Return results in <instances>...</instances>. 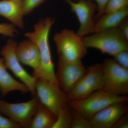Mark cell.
Masks as SVG:
<instances>
[{"instance_id": "obj_1", "label": "cell", "mask_w": 128, "mask_h": 128, "mask_svg": "<svg viewBox=\"0 0 128 128\" xmlns=\"http://www.w3.org/2000/svg\"><path fill=\"white\" fill-rule=\"evenodd\" d=\"M54 22V18L50 17L41 19L34 25L33 31L26 33L25 36L36 44L40 53V67L33 72L32 75L36 79L43 78L59 85L49 41L50 29Z\"/></svg>"}, {"instance_id": "obj_2", "label": "cell", "mask_w": 128, "mask_h": 128, "mask_svg": "<svg viewBox=\"0 0 128 128\" xmlns=\"http://www.w3.org/2000/svg\"><path fill=\"white\" fill-rule=\"evenodd\" d=\"M86 48H94L102 53L114 56L128 50V40L118 28H110L82 37Z\"/></svg>"}, {"instance_id": "obj_3", "label": "cell", "mask_w": 128, "mask_h": 128, "mask_svg": "<svg viewBox=\"0 0 128 128\" xmlns=\"http://www.w3.org/2000/svg\"><path fill=\"white\" fill-rule=\"evenodd\" d=\"M128 101V96L115 95L100 89L82 99L70 101L69 104L72 109L90 120L95 114L109 105Z\"/></svg>"}, {"instance_id": "obj_4", "label": "cell", "mask_w": 128, "mask_h": 128, "mask_svg": "<svg viewBox=\"0 0 128 128\" xmlns=\"http://www.w3.org/2000/svg\"><path fill=\"white\" fill-rule=\"evenodd\" d=\"M59 60L65 62L82 61L87 54L82 38L73 30L64 29L56 33L54 38Z\"/></svg>"}, {"instance_id": "obj_5", "label": "cell", "mask_w": 128, "mask_h": 128, "mask_svg": "<svg viewBox=\"0 0 128 128\" xmlns=\"http://www.w3.org/2000/svg\"><path fill=\"white\" fill-rule=\"evenodd\" d=\"M102 64V90L115 95L127 96L128 69L112 59H106Z\"/></svg>"}, {"instance_id": "obj_6", "label": "cell", "mask_w": 128, "mask_h": 128, "mask_svg": "<svg viewBox=\"0 0 128 128\" xmlns=\"http://www.w3.org/2000/svg\"><path fill=\"white\" fill-rule=\"evenodd\" d=\"M35 90L36 96L40 102L56 117L60 110L70 102L68 95L59 85L45 79L37 78Z\"/></svg>"}, {"instance_id": "obj_7", "label": "cell", "mask_w": 128, "mask_h": 128, "mask_svg": "<svg viewBox=\"0 0 128 128\" xmlns=\"http://www.w3.org/2000/svg\"><path fill=\"white\" fill-rule=\"evenodd\" d=\"M40 102L36 96L25 102L11 103L0 100V113L16 122L21 128H28Z\"/></svg>"}, {"instance_id": "obj_8", "label": "cell", "mask_w": 128, "mask_h": 128, "mask_svg": "<svg viewBox=\"0 0 128 128\" xmlns=\"http://www.w3.org/2000/svg\"><path fill=\"white\" fill-rule=\"evenodd\" d=\"M16 42L12 39L8 40L6 45L1 50L5 65L17 78L26 86L29 92L33 96H36L35 84L36 78L30 74L24 68L18 59L16 54Z\"/></svg>"}, {"instance_id": "obj_9", "label": "cell", "mask_w": 128, "mask_h": 128, "mask_svg": "<svg viewBox=\"0 0 128 128\" xmlns=\"http://www.w3.org/2000/svg\"><path fill=\"white\" fill-rule=\"evenodd\" d=\"M86 72L82 61L65 62L58 60L56 74L60 89L68 96Z\"/></svg>"}, {"instance_id": "obj_10", "label": "cell", "mask_w": 128, "mask_h": 128, "mask_svg": "<svg viewBox=\"0 0 128 128\" xmlns=\"http://www.w3.org/2000/svg\"><path fill=\"white\" fill-rule=\"evenodd\" d=\"M64 0L68 4L79 21L80 27L76 33L81 37L93 33L96 22L94 16L98 9L96 3L92 0Z\"/></svg>"}, {"instance_id": "obj_11", "label": "cell", "mask_w": 128, "mask_h": 128, "mask_svg": "<svg viewBox=\"0 0 128 128\" xmlns=\"http://www.w3.org/2000/svg\"><path fill=\"white\" fill-rule=\"evenodd\" d=\"M103 88L102 64L89 66L84 76L68 96L69 100H80Z\"/></svg>"}, {"instance_id": "obj_12", "label": "cell", "mask_w": 128, "mask_h": 128, "mask_svg": "<svg viewBox=\"0 0 128 128\" xmlns=\"http://www.w3.org/2000/svg\"><path fill=\"white\" fill-rule=\"evenodd\" d=\"M127 102H116L98 112L90 120L92 128H112L116 121L128 112Z\"/></svg>"}, {"instance_id": "obj_13", "label": "cell", "mask_w": 128, "mask_h": 128, "mask_svg": "<svg viewBox=\"0 0 128 128\" xmlns=\"http://www.w3.org/2000/svg\"><path fill=\"white\" fill-rule=\"evenodd\" d=\"M16 54L18 59L25 65L37 71L41 63L40 53L36 44L30 39L25 40L17 44Z\"/></svg>"}, {"instance_id": "obj_14", "label": "cell", "mask_w": 128, "mask_h": 128, "mask_svg": "<svg viewBox=\"0 0 128 128\" xmlns=\"http://www.w3.org/2000/svg\"><path fill=\"white\" fill-rule=\"evenodd\" d=\"M0 16L9 20L16 26L24 28L22 0H0Z\"/></svg>"}, {"instance_id": "obj_15", "label": "cell", "mask_w": 128, "mask_h": 128, "mask_svg": "<svg viewBox=\"0 0 128 128\" xmlns=\"http://www.w3.org/2000/svg\"><path fill=\"white\" fill-rule=\"evenodd\" d=\"M3 57L0 58V92L2 96H6L9 92L18 91L27 92L28 89L22 82L15 80L7 70Z\"/></svg>"}, {"instance_id": "obj_16", "label": "cell", "mask_w": 128, "mask_h": 128, "mask_svg": "<svg viewBox=\"0 0 128 128\" xmlns=\"http://www.w3.org/2000/svg\"><path fill=\"white\" fill-rule=\"evenodd\" d=\"M128 15V7L103 14L95 22L94 33L118 27Z\"/></svg>"}, {"instance_id": "obj_17", "label": "cell", "mask_w": 128, "mask_h": 128, "mask_svg": "<svg viewBox=\"0 0 128 128\" xmlns=\"http://www.w3.org/2000/svg\"><path fill=\"white\" fill-rule=\"evenodd\" d=\"M56 118L54 114L40 102L28 128H52Z\"/></svg>"}, {"instance_id": "obj_18", "label": "cell", "mask_w": 128, "mask_h": 128, "mask_svg": "<svg viewBox=\"0 0 128 128\" xmlns=\"http://www.w3.org/2000/svg\"><path fill=\"white\" fill-rule=\"evenodd\" d=\"M72 118V108L68 104L60 110L52 128H71Z\"/></svg>"}, {"instance_id": "obj_19", "label": "cell", "mask_w": 128, "mask_h": 128, "mask_svg": "<svg viewBox=\"0 0 128 128\" xmlns=\"http://www.w3.org/2000/svg\"><path fill=\"white\" fill-rule=\"evenodd\" d=\"M71 128H92L90 120L84 118L76 110L72 109Z\"/></svg>"}, {"instance_id": "obj_20", "label": "cell", "mask_w": 128, "mask_h": 128, "mask_svg": "<svg viewBox=\"0 0 128 128\" xmlns=\"http://www.w3.org/2000/svg\"><path fill=\"white\" fill-rule=\"evenodd\" d=\"M128 6V0H109L102 15L123 9Z\"/></svg>"}, {"instance_id": "obj_21", "label": "cell", "mask_w": 128, "mask_h": 128, "mask_svg": "<svg viewBox=\"0 0 128 128\" xmlns=\"http://www.w3.org/2000/svg\"><path fill=\"white\" fill-rule=\"evenodd\" d=\"M45 0H22V8L24 16L30 14L35 8Z\"/></svg>"}, {"instance_id": "obj_22", "label": "cell", "mask_w": 128, "mask_h": 128, "mask_svg": "<svg viewBox=\"0 0 128 128\" xmlns=\"http://www.w3.org/2000/svg\"><path fill=\"white\" fill-rule=\"evenodd\" d=\"M18 33V31L12 24H0V34L12 38L16 36Z\"/></svg>"}, {"instance_id": "obj_23", "label": "cell", "mask_w": 128, "mask_h": 128, "mask_svg": "<svg viewBox=\"0 0 128 128\" xmlns=\"http://www.w3.org/2000/svg\"><path fill=\"white\" fill-rule=\"evenodd\" d=\"M114 60L121 66L128 69V50H123L114 56Z\"/></svg>"}, {"instance_id": "obj_24", "label": "cell", "mask_w": 128, "mask_h": 128, "mask_svg": "<svg viewBox=\"0 0 128 128\" xmlns=\"http://www.w3.org/2000/svg\"><path fill=\"white\" fill-rule=\"evenodd\" d=\"M20 126L11 119L0 113V128H20Z\"/></svg>"}, {"instance_id": "obj_25", "label": "cell", "mask_w": 128, "mask_h": 128, "mask_svg": "<svg viewBox=\"0 0 128 128\" xmlns=\"http://www.w3.org/2000/svg\"><path fill=\"white\" fill-rule=\"evenodd\" d=\"M97 6V11L94 18L95 22L103 14L104 11L109 0H94Z\"/></svg>"}, {"instance_id": "obj_26", "label": "cell", "mask_w": 128, "mask_h": 128, "mask_svg": "<svg viewBox=\"0 0 128 128\" xmlns=\"http://www.w3.org/2000/svg\"><path fill=\"white\" fill-rule=\"evenodd\" d=\"M128 112L121 116L114 124L112 128H128Z\"/></svg>"}, {"instance_id": "obj_27", "label": "cell", "mask_w": 128, "mask_h": 128, "mask_svg": "<svg viewBox=\"0 0 128 128\" xmlns=\"http://www.w3.org/2000/svg\"><path fill=\"white\" fill-rule=\"evenodd\" d=\"M124 36L128 40V18L119 25L118 27Z\"/></svg>"}]
</instances>
